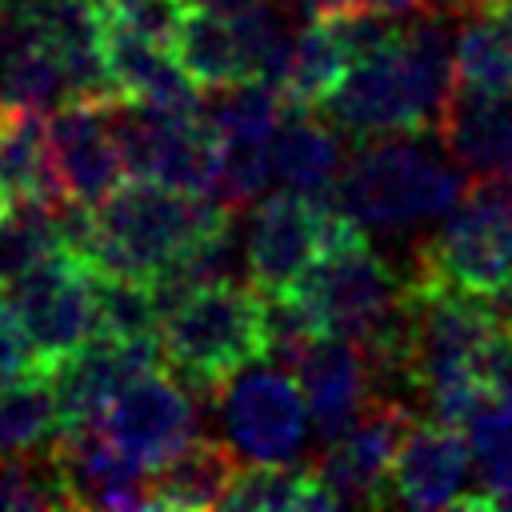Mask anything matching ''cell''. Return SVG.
<instances>
[{"label":"cell","mask_w":512,"mask_h":512,"mask_svg":"<svg viewBox=\"0 0 512 512\" xmlns=\"http://www.w3.org/2000/svg\"><path fill=\"white\" fill-rule=\"evenodd\" d=\"M292 288L312 304L324 332L348 336L364 348L372 376L384 372V364L392 360V348H396L404 280L368 244L364 228L352 216L336 212L328 248Z\"/></svg>","instance_id":"cell-2"},{"label":"cell","mask_w":512,"mask_h":512,"mask_svg":"<svg viewBox=\"0 0 512 512\" xmlns=\"http://www.w3.org/2000/svg\"><path fill=\"white\" fill-rule=\"evenodd\" d=\"M0 508H72L48 448L0 460Z\"/></svg>","instance_id":"cell-29"},{"label":"cell","mask_w":512,"mask_h":512,"mask_svg":"<svg viewBox=\"0 0 512 512\" xmlns=\"http://www.w3.org/2000/svg\"><path fill=\"white\" fill-rule=\"evenodd\" d=\"M456 84V64L448 48V28L440 16L420 12L400 36L376 56L348 68L336 92L320 104L340 132L356 140L376 136H424L436 132L448 92Z\"/></svg>","instance_id":"cell-1"},{"label":"cell","mask_w":512,"mask_h":512,"mask_svg":"<svg viewBox=\"0 0 512 512\" xmlns=\"http://www.w3.org/2000/svg\"><path fill=\"white\" fill-rule=\"evenodd\" d=\"M464 4V12H484V8H496L500 0H460Z\"/></svg>","instance_id":"cell-37"},{"label":"cell","mask_w":512,"mask_h":512,"mask_svg":"<svg viewBox=\"0 0 512 512\" xmlns=\"http://www.w3.org/2000/svg\"><path fill=\"white\" fill-rule=\"evenodd\" d=\"M168 368L160 336L144 340H116V336H88L80 348L60 356L48 368V380L56 388V408H60V428L64 424H84L100 420L104 408L140 376Z\"/></svg>","instance_id":"cell-11"},{"label":"cell","mask_w":512,"mask_h":512,"mask_svg":"<svg viewBox=\"0 0 512 512\" xmlns=\"http://www.w3.org/2000/svg\"><path fill=\"white\" fill-rule=\"evenodd\" d=\"M112 128L128 176H144L188 196H212L224 136L212 124L208 104L188 112H168V108L120 100L112 112Z\"/></svg>","instance_id":"cell-6"},{"label":"cell","mask_w":512,"mask_h":512,"mask_svg":"<svg viewBox=\"0 0 512 512\" xmlns=\"http://www.w3.org/2000/svg\"><path fill=\"white\" fill-rule=\"evenodd\" d=\"M468 448H472V472L480 480V492H460L456 508H492L488 492L512 480V404L488 400L468 420Z\"/></svg>","instance_id":"cell-27"},{"label":"cell","mask_w":512,"mask_h":512,"mask_svg":"<svg viewBox=\"0 0 512 512\" xmlns=\"http://www.w3.org/2000/svg\"><path fill=\"white\" fill-rule=\"evenodd\" d=\"M272 180V152L268 140H248V136H224L220 152V172L212 184V196L224 200L228 208H240L256 200Z\"/></svg>","instance_id":"cell-30"},{"label":"cell","mask_w":512,"mask_h":512,"mask_svg":"<svg viewBox=\"0 0 512 512\" xmlns=\"http://www.w3.org/2000/svg\"><path fill=\"white\" fill-rule=\"evenodd\" d=\"M348 68H352V52L340 36L336 12L308 20L292 44V60L284 72V104L320 112V104L336 92V84L348 76Z\"/></svg>","instance_id":"cell-22"},{"label":"cell","mask_w":512,"mask_h":512,"mask_svg":"<svg viewBox=\"0 0 512 512\" xmlns=\"http://www.w3.org/2000/svg\"><path fill=\"white\" fill-rule=\"evenodd\" d=\"M268 152L272 176L300 192H324L344 168V144L336 136V124L328 128L316 120V112L296 104H284V116L268 136Z\"/></svg>","instance_id":"cell-20"},{"label":"cell","mask_w":512,"mask_h":512,"mask_svg":"<svg viewBox=\"0 0 512 512\" xmlns=\"http://www.w3.org/2000/svg\"><path fill=\"white\" fill-rule=\"evenodd\" d=\"M488 504L492 508H512V480H504L496 492H488Z\"/></svg>","instance_id":"cell-36"},{"label":"cell","mask_w":512,"mask_h":512,"mask_svg":"<svg viewBox=\"0 0 512 512\" xmlns=\"http://www.w3.org/2000/svg\"><path fill=\"white\" fill-rule=\"evenodd\" d=\"M472 476V448L460 424L412 420L388 472V504L404 508H456Z\"/></svg>","instance_id":"cell-14"},{"label":"cell","mask_w":512,"mask_h":512,"mask_svg":"<svg viewBox=\"0 0 512 512\" xmlns=\"http://www.w3.org/2000/svg\"><path fill=\"white\" fill-rule=\"evenodd\" d=\"M60 248L56 212L44 204H4L0 208V292H8L24 272Z\"/></svg>","instance_id":"cell-26"},{"label":"cell","mask_w":512,"mask_h":512,"mask_svg":"<svg viewBox=\"0 0 512 512\" xmlns=\"http://www.w3.org/2000/svg\"><path fill=\"white\" fill-rule=\"evenodd\" d=\"M108 436L148 472L160 468L172 452H180L196 436V404L176 376L164 368L132 380L108 408H104Z\"/></svg>","instance_id":"cell-13"},{"label":"cell","mask_w":512,"mask_h":512,"mask_svg":"<svg viewBox=\"0 0 512 512\" xmlns=\"http://www.w3.org/2000/svg\"><path fill=\"white\" fill-rule=\"evenodd\" d=\"M0 200L52 212L72 200L56 172L48 120L36 108H0Z\"/></svg>","instance_id":"cell-18"},{"label":"cell","mask_w":512,"mask_h":512,"mask_svg":"<svg viewBox=\"0 0 512 512\" xmlns=\"http://www.w3.org/2000/svg\"><path fill=\"white\" fill-rule=\"evenodd\" d=\"M92 292H96V336H116V340L160 336V308L148 280L92 272Z\"/></svg>","instance_id":"cell-25"},{"label":"cell","mask_w":512,"mask_h":512,"mask_svg":"<svg viewBox=\"0 0 512 512\" xmlns=\"http://www.w3.org/2000/svg\"><path fill=\"white\" fill-rule=\"evenodd\" d=\"M236 472V448L212 436H192L148 480V508H220Z\"/></svg>","instance_id":"cell-19"},{"label":"cell","mask_w":512,"mask_h":512,"mask_svg":"<svg viewBox=\"0 0 512 512\" xmlns=\"http://www.w3.org/2000/svg\"><path fill=\"white\" fill-rule=\"evenodd\" d=\"M416 412L400 404L396 396H372L364 412L352 420L344 436L324 444V456L312 460L316 476L328 484V492L340 504H368L388 508V472L392 456L408 432Z\"/></svg>","instance_id":"cell-10"},{"label":"cell","mask_w":512,"mask_h":512,"mask_svg":"<svg viewBox=\"0 0 512 512\" xmlns=\"http://www.w3.org/2000/svg\"><path fill=\"white\" fill-rule=\"evenodd\" d=\"M336 208L320 192H276L268 196L248 228L244 260H248V284L256 292H288L328 248Z\"/></svg>","instance_id":"cell-8"},{"label":"cell","mask_w":512,"mask_h":512,"mask_svg":"<svg viewBox=\"0 0 512 512\" xmlns=\"http://www.w3.org/2000/svg\"><path fill=\"white\" fill-rule=\"evenodd\" d=\"M480 384L488 400L512 404V328L508 324H496V332L480 352Z\"/></svg>","instance_id":"cell-33"},{"label":"cell","mask_w":512,"mask_h":512,"mask_svg":"<svg viewBox=\"0 0 512 512\" xmlns=\"http://www.w3.org/2000/svg\"><path fill=\"white\" fill-rule=\"evenodd\" d=\"M432 0H340V12H376V16H420Z\"/></svg>","instance_id":"cell-34"},{"label":"cell","mask_w":512,"mask_h":512,"mask_svg":"<svg viewBox=\"0 0 512 512\" xmlns=\"http://www.w3.org/2000/svg\"><path fill=\"white\" fill-rule=\"evenodd\" d=\"M440 144L468 180L512 168V88L456 80L436 124Z\"/></svg>","instance_id":"cell-16"},{"label":"cell","mask_w":512,"mask_h":512,"mask_svg":"<svg viewBox=\"0 0 512 512\" xmlns=\"http://www.w3.org/2000/svg\"><path fill=\"white\" fill-rule=\"evenodd\" d=\"M192 4L212 8V12H220V16H240V12L256 8V4H264V0H192Z\"/></svg>","instance_id":"cell-35"},{"label":"cell","mask_w":512,"mask_h":512,"mask_svg":"<svg viewBox=\"0 0 512 512\" xmlns=\"http://www.w3.org/2000/svg\"><path fill=\"white\" fill-rule=\"evenodd\" d=\"M220 508H240V512H272V508H340V500L328 492V484L316 476V464L308 468H288L280 464H252L240 468L224 504Z\"/></svg>","instance_id":"cell-23"},{"label":"cell","mask_w":512,"mask_h":512,"mask_svg":"<svg viewBox=\"0 0 512 512\" xmlns=\"http://www.w3.org/2000/svg\"><path fill=\"white\" fill-rule=\"evenodd\" d=\"M44 372H48V364L40 360V352L24 336L8 296L0 292V392L12 388V384H24L32 376H44Z\"/></svg>","instance_id":"cell-32"},{"label":"cell","mask_w":512,"mask_h":512,"mask_svg":"<svg viewBox=\"0 0 512 512\" xmlns=\"http://www.w3.org/2000/svg\"><path fill=\"white\" fill-rule=\"evenodd\" d=\"M416 272L468 296H496L512 284V200L488 180H468L464 200L436 236L416 248Z\"/></svg>","instance_id":"cell-5"},{"label":"cell","mask_w":512,"mask_h":512,"mask_svg":"<svg viewBox=\"0 0 512 512\" xmlns=\"http://www.w3.org/2000/svg\"><path fill=\"white\" fill-rule=\"evenodd\" d=\"M8 304L48 368L72 348H80L88 336H96L92 268L68 248H56L48 260L24 272L12 284Z\"/></svg>","instance_id":"cell-7"},{"label":"cell","mask_w":512,"mask_h":512,"mask_svg":"<svg viewBox=\"0 0 512 512\" xmlns=\"http://www.w3.org/2000/svg\"><path fill=\"white\" fill-rule=\"evenodd\" d=\"M104 8V20L160 44V48H172L188 12H192V0H100Z\"/></svg>","instance_id":"cell-31"},{"label":"cell","mask_w":512,"mask_h":512,"mask_svg":"<svg viewBox=\"0 0 512 512\" xmlns=\"http://www.w3.org/2000/svg\"><path fill=\"white\" fill-rule=\"evenodd\" d=\"M164 364L196 400H216L232 376L268 360L264 296L252 284H208L160 316Z\"/></svg>","instance_id":"cell-3"},{"label":"cell","mask_w":512,"mask_h":512,"mask_svg":"<svg viewBox=\"0 0 512 512\" xmlns=\"http://www.w3.org/2000/svg\"><path fill=\"white\" fill-rule=\"evenodd\" d=\"M208 116L220 136L268 140L284 116V88L268 80H240L232 88H220V96L208 104Z\"/></svg>","instance_id":"cell-28"},{"label":"cell","mask_w":512,"mask_h":512,"mask_svg":"<svg viewBox=\"0 0 512 512\" xmlns=\"http://www.w3.org/2000/svg\"><path fill=\"white\" fill-rule=\"evenodd\" d=\"M296 380L308 404V420L320 436V444H332L352 428V420L372 400V368L356 340L348 336H320L300 360Z\"/></svg>","instance_id":"cell-15"},{"label":"cell","mask_w":512,"mask_h":512,"mask_svg":"<svg viewBox=\"0 0 512 512\" xmlns=\"http://www.w3.org/2000/svg\"><path fill=\"white\" fill-rule=\"evenodd\" d=\"M464 192L468 176L416 144V136H376L320 196L360 228H404L448 216Z\"/></svg>","instance_id":"cell-4"},{"label":"cell","mask_w":512,"mask_h":512,"mask_svg":"<svg viewBox=\"0 0 512 512\" xmlns=\"http://www.w3.org/2000/svg\"><path fill=\"white\" fill-rule=\"evenodd\" d=\"M172 48H176L180 68L204 92H220L240 80H252V64H248V52L240 44L232 16H220L212 8H192Z\"/></svg>","instance_id":"cell-21"},{"label":"cell","mask_w":512,"mask_h":512,"mask_svg":"<svg viewBox=\"0 0 512 512\" xmlns=\"http://www.w3.org/2000/svg\"><path fill=\"white\" fill-rule=\"evenodd\" d=\"M104 64L116 96L128 104L168 112H188L204 104L200 84L180 68V60H172V48H160L112 20H104Z\"/></svg>","instance_id":"cell-17"},{"label":"cell","mask_w":512,"mask_h":512,"mask_svg":"<svg viewBox=\"0 0 512 512\" xmlns=\"http://www.w3.org/2000/svg\"><path fill=\"white\" fill-rule=\"evenodd\" d=\"M56 428H60V408L48 372L0 392V460L48 448Z\"/></svg>","instance_id":"cell-24"},{"label":"cell","mask_w":512,"mask_h":512,"mask_svg":"<svg viewBox=\"0 0 512 512\" xmlns=\"http://www.w3.org/2000/svg\"><path fill=\"white\" fill-rule=\"evenodd\" d=\"M120 96H68L48 116V140L56 156V172L72 200L96 204L104 200L124 176L120 140L112 128Z\"/></svg>","instance_id":"cell-12"},{"label":"cell","mask_w":512,"mask_h":512,"mask_svg":"<svg viewBox=\"0 0 512 512\" xmlns=\"http://www.w3.org/2000/svg\"><path fill=\"white\" fill-rule=\"evenodd\" d=\"M216 404L232 448H240L248 460L280 464L292 460L296 448L304 444L308 404L284 364H264L252 372L244 368L224 384Z\"/></svg>","instance_id":"cell-9"}]
</instances>
